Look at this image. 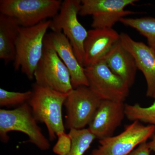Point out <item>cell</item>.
<instances>
[{
  "label": "cell",
  "mask_w": 155,
  "mask_h": 155,
  "mask_svg": "<svg viewBox=\"0 0 155 155\" xmlns=\"http://www.w3.org/2000/svg\"><path fill=\"white\" fill-rule=\"evenodd\" d=\"M125 116L123 102L102 100L88 129L99 140L107 138L113 136Z\"/></svg>",
  "instance_id": "cell-11"
},
{
  "label": "cell",
  "mask_w": 155,
  "mask_h": 155,
  "mask_svg": "<svg viewBox=\"0 0 155 155\" xmlns=\"http://www.w3.org/2000/svg\"><path fill=\"white\" fill-rule=\"evenodd\" d=\"M19 27L13 18L0 13V59L5 64L15 60Z\"/></svg>",
  "instance_id": "cell-16"
},
{
  "label": "cell",
  "mask_w": 155,
  "mask_h": 155,
  "mask_svg": "<svg viewBox=\"0 0 155 155\" xmlns=\"http://www.w3.org/2000/svg\"><path fill=\"white\" fill-rule=\"evenodd\" d=\"M101 101L88 87L73 89L67 94L64 103L65 127L69 130L84 128L91 122Z\"/></svg>",
  "instance_id": "cell-9"
},
{
  "label": "cell",
  "mask_w": 155,
  "mask_h": 155,
  "mask_svg": "<svg viewBox=\"0 0 155 155\" xmlns=\"http://www.w3.org/2000/svg\"><path fill=\"white\" fill-rule=\"evenodd\" d=\"M155 134V125H144L134 121L118 135L99 140L98 146L90 155H127Z\"/></svg>",
  "instance_id": "cell-6"
},
{
  "label": "cell",
  "mask_w": 155,
  "mask_h": 155,
  "mask_svg": "<svg viewBox=\"0 0 155 155\" xmlns=\"http://www.w3.org/2000/svg\"><path fill=\"white\" fill-rule=\"evenodd\" d=\"M120 40V34L113 28L89 30L84 43V68L101 61Z\"/></svg>",
  "instance_id": "cell-14"
},
{
  "label": "cell",
  "mask_w": 155,
  "mask_h": 155,
  "mask_svg": "<svg viewBox=\"0 0 155 155\" xmlns=\"http://www.w3.org/2000/svg\"><path fill=\"white\" fill-rule=\"evenodd\" d=\"M32 95V91L24 92L11 91L0 88V106L2 107H12L21 106L27 103Z\"/></svg>",
  "instance_id": "cell-20"
},
{
  "label": "cell",
  "mask_w": 155,
  "mask_h": 155,
  "mask_svg": "<svg viewBox=\"0 0 155 155\" xmlns=\"http://www.w3.org/2000/svg\"><path fill=\"white\" fill-rule=\"evenodd\" d=\"M60 0H1L0 13L14 19L21 27L34 26L58 14Z\"/></svg>",
  "instance_id": "cell-4"
},
{
  "label": "cell",
  "mask_w": 155,
  "mask_h": 155,
  "mask_svg": "<svg viewBox=\"0 0 155 155\" xmlns=\"http://www.w3.org/2000/svg\"><path fill=\"white\" fill-rule=\"evenodd\" d=\"M153 97L154 98H155V92L154 94V95H153Z\"/></svg>",
  "instance_id": "cell-24"
},
{
  "label": "cell",
  "mask_w": 155,
  "mask_h": 155,
  "mask_svg": "<svg viewBox=\"0 0 155 155\" xmlns=\"http://www.w3.org/2000/svg\"><path fill=\"white\" fill-rule=\"evenodd\" d=\"M147 143V141L142 143L127 155H150L151 150Z\"/></svg>",
  "instance_id": "cell-22"
},
{
  "label": "cell",
  "mask_w": 155,
  "mask_h": 155,
  "mask_svg": "<svg viewBox=\"0 0 155 155\" xmlns=\"http://www.w3.org/2000/svg\"><path fill=\"white\" fill-rule=\"evenodd\" d=\"M81 0H65L60 12L51 20L50 28L62 31L69 40L78 62L83 66L84 43L88 31L78 21Z\"/></svg>",
  "instance_id": "cell-5"
},
{
  "label": "cell",
  "mask_w": 155,
  "mask_h": 155,
  "mask_svg": "<svg viewBox=\"0 0 155 155\" xmlns=\"http://www.w3.org/2000/svg\"><path fill=\"white\" fill-rule=\"evenodd\" d=\"M72 138L71 150L68 155H84L96 138L88 128L71 129L69 133Z\"/></svg>",
  "instance_id": "cell-18"
},
{
  "label": "cell",
  "mask_w": 155,
  "mask_h": 155,
  "mask_svg": "<svg viewBox=\"0 0 155 155\" xmlns=\"http://www.w3.org/2000/svg\"><path fill=\"white\" fill-rule=\"evenodd\" d=\"M103 60L114 74L129 87L135 81L137 68L133 56L122 45L120 40L105 56Z\"/></svg>",
  "instance_id": "cell-15"
},
{
  "label": "cell",
  "mask_w": 155,
  "mask_h": 155,
  "mask_svg": "<svg viewBox=\"0 0 155 155\" xmlns=\"http://www.w3.org/2000/svg\"><path fill=\"white\" fill-rule=\"evenodd\" d=\"M125 115L130 121H137L155 126V100L151 105L143 107L138 104H125Z\"/></svg>",
  "instance_id": "cell-19"
},
{
  "label": "cell",
  "mask_w": 155,
  "mask_h": 155,
  "mask_svg": "<svg viewBox=\"0 0 155 155\" xmlns=\"http://www.w3.org/2000/svg\"><path fill=\"white\" fill-rule=\"evenodd\" d=\"M120 22L131 27L146 38L149 46L155 52V18H123Z\"/></svg>",
  "instance_id": "cell-17"
},
{
  "label": "cell",
  "mask_w": 155,
  "mask_h": 155,
  "mask_svg": "<svg viewBox=\"0 0 155 155\" xmlns=\"http://www.w3.org/2000/svg\"><path fill=\"white\" fill-rule=\"evenodd\" d=\"M58 140L53 148V152L58 155H68L72 147V138L69 133L63 132L57 136Z\"/></svg>",
  "instance_id": "cell-21"
},
{
  "label": "cell",
  "mask_w": 155,
  "mask_h": 155,
  "mask_svg": "<svg viewBox=\"0 0 155 155\" xmlns=\"http://www.w3.org/2000/svg\"><path fill=\"white\" fill-rule=\"evenodd\" d=\"M31 91L32 95L28 103L32 114L37 122L45 125L50 140L53 141L59 134L65 131L62 108L68 94L59 92L36 83Z\"/></svg>",
  "instance_id": "cell-1"
},
{
  "label": "cell",
  "mask_w": 155,
  "mask_h": 155,
  "mask_svg": "<svg viewBox=\"0 0 155 155\" xmlns=\"http://www.w3.org/2000/svg\"><path fill=\"white\" fill-rule=\"evenodd\" d=\"M51 22V20H45L31 27H19L14 69H21L30 80L34 78L35 71L42 56L45 38Z\"/></svg>",
  "instance_id": "cell-2"
},
{
  "label": "cell",
  "mask_w": 155,
  "mask_h": 155,
  "mask_svg": "<svg viewBox=\"0 0 155 155\" xmlns=\"http://www.w3.org/2000/svg\"><path fill=\"white\" fill-rule=\"evenodd\" d=\"M35 83L64 94L73 89L69 70L54 50L44 45L43 53L34 72Z\"/></svg>",
  "instance_id": "cell-8"
},
{
  "label": "cell",
  "mask_w": 155,
  "mask_h": 155,
  "mask_svg": "<svg viewBox=\"0 0 155 155\" xmlns=\"http://www.w3.org/2000/svg\"><path fill=\"white\" fill-rule=\"evenodd\" d=\"M120 41L123 47L130 53L137 67L146 81L147 97H153L155 92V52L148 45L136 41L127 34H120Z\"/></svg>",
  "instance_id": "cell-13"
},
{
  "label": "cell",
  "mask_w": 155,
  "mask_h": 155,
  "mask_svg": "<svg viewBox=\"0 0 155 155\" xmlns=\"http://www.w3.org/2000/svg\"><path fill=\"white\" fill-rule=\"evenodd\" d=\"M44 45L54 50L69 70L73 88L88 87L84 68L78 62L72 45L62 31H51L47 34Z\"/></svg>",
  "instance_id": "cell-12"
},
{
  "label": "cell",
  "mask_w": 155,
  "mask_h": 155,
  "mask_svg": "<svg viewBox=\"0 0 155 155\" xmlns=\"http://www.w3.org/2000/svg\"><path fill=\"white\" fill-rule=\"evenodd\" d=\"M152 138V140L147 143L148 146L150 150L151 151H153L155 153V134Z\"/></svg>",
  "instance_id": "cell-23"
},
{
  "label": "cell",
  "mask_w": 155,
  "mask_h": 155,
  "mask_svg": "<svg viewBox=\"0 0 155 155\" xmlns=\"http://www.w3.org/2000/svg\"><path fill=\"white\" fill-rule=\"evenodd\" d=\"M89 88L101 100L123 102L130 87L109 69L104 60L84 68Z\"/></svg>",
  "instance_id": "cell-7"
},
{
  "label": "cell",
  "mask_w": 155,
  "mask_h": 155,
  "mask_svg": "<svg viewBox=\"0 0 155 155\" xmlns=\"http://www.w3.org/2000/svg\"><path fill=\"white\" fill-rule=\"evenodd\" d=\"M137 0H81L79 14L91 15L93 28H113L120 19L137 12L125 10L127 6L134 5Z\"/></svg>",
  "instance_id": "cell-10"
},
{
  "label": "cell",
  "mask_w": 155,
  "mask_h": 155,
  "mask_svg": "<svg viewBox=\"0 0 155 155\" xmlns=\"http://www.w3.org/2000/svg\"><path fill=\"white\" fill-rule=\"evenodd\" d=\"M17 131L28 136V142L42 151L49 149V141L42 132L28 102L13 110H0V138L4 143L9 140L8 133Z\"/></svg>",
  "instance_id": "cell-3"
}]
</instances>
